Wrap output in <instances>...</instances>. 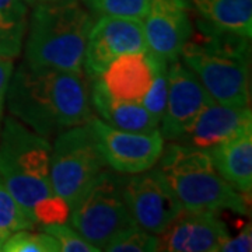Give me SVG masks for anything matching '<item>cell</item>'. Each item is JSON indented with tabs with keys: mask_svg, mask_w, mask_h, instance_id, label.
I'll return each mask as SVG.
<instances>
[{
	"mask_svg": "<svg viewBox=\"0 0 252 252\" xmlns=\"http://www.w3.org/2000/svg\"><path fill=\"white\" fill-rule=\"evenodd\" d=\"M6 105L11 117L46 139L93 117L84 73L38 67L26 61L11 73Z\"/></svg>",
	"mask_w": 252,
	"mask_h": 252,
	"instance_id": "6da1fadb",
	"label": "cell"
},
{
	"mask_svg": "<svg viewBox=\"0 0 252 252\" xmlns=\"http://www.w3.org/2000/svg\"><path fill=\"white\" fill-rule=\"evenodd\" d=\"M49 139L16 118H3L0 129V180L35 224L67 223L69 206L55 193Z\"/></svg>",
	"mask_w": 252,
	"mask_h": 252,
	"instance_id": "7a4b0ae2",
	"label": "cell"
},
{
	"mask_svg": "<svg viewBox=\"0 0 252 252\" xmlns=\"http://www.w3.org/2000/svg\"><path fill=\"white\" fill-rule=\"evenodd\" d=\"M180 61L216 102L251 105V38L213 27L199 18Z\"/></svg>",
	"mask_w": 252,
	"mask_h": 252,
	"instance_id": "3957f363",
	"label": "cell"
},
{
	"mask_svg": "<svg viewBox=\"0 0 252 252\" xmlns=\"http://www.w3.org/2000/svg\"><path fill=\"white\" fill-rule=\"evenodd\" d=\"M94 18L80 0L34 6L27 24L26 62L38 67L84 73V54Z\"/></svg>",
	"mask_w": 252,
	"mask_h": 252,
	"instance_id": "277c9868",
	"label": "cell"
},
{
	"mask_svg": "<svg viewBox=\"0 0 252 252\" xmlns=\"http://www.w3.org/2000/svg\"><path fill=\"white\" fill-rule=\"evenodd\" d=\"M156 165L184 209L217 215L248 213L247 196L219 174L207 150L170 142L164 144Z\"/></svg>",
	"mask_w": 252,
	"mask_h": 252,
	"instance_id": "5b68a950",
	"label": "cell"
},
{
	"mask_svg": "<svg viewBox=\"0 0 252 252\" xmlns=\"http://www.w3.org/2000/svg\"><path fill=\"white\" fill-rule=\"evenodd\" d=\"M67 221L98 251L119 231L135 225L122 193V174L99 172L72 203Z\"/></svg>",
	"mask_w": 252,
	"mask_h": 252,
	"instance_id": "8992f818",
	"label": "cell"
},
{
	"mask_svg": "<svg viewBox=\"0 0 252 252\" xmlns=\"http://www.w3.org/2000/svg\"><path fill=\"white\" fill-rule=\"evenodd\" d=\"M105 167L89 124L56 135L51 150V180L55 193L69 209Z\"/></svg>",
	"mask_w": 252,
	"mask_h": 252,
	"instance_id": "52a82bcc",
	"label": "cell"
},
{
	"mask_svg": "<svg viewBox=\"0 0 252 252\" xmlns=\"http://www.w3.org/2000/svg\"><path fill=\"white\" fill-rule=\"evenodd\" d=\"M122 193L135 224L156 235L161 234L184 209L157 167L122 174Z\"/></svg>",
	"mask_w": 252,
	"mask_h": 252,
	"instance_id": "ba28073f",
	"label": "cell"
},
{
	"mask_svg": "<svg viewBox=\"0 0 252 252\" xmlns=\"http://www.w3.org/2000/svg\"><path fill=\"white\" fill-rule=\"evenodd\" d=\"M87 124L94 133L104 161L112 171L129 175L156 167L165 144L160 130H122L94 115Z\"/></svg>",
	"mask_w": 252,
	"mask_h": 252,
	"instance_id": "9c48e42d",
	"label": "cell"
},
{
	"mask_svg": "<svg viewBox=\"0 0 252 252\" xmlns=\"http://www.w3.org/2000/svg\"><path fill=\"white\" fill-rule=\"evenodd\" d=\"M142 51H147L142 20L101 16L91 26L83 70L91 80L119 56Z\"/></svg>",
	"mask_w": 252,
	"mask_h": 252,
	"instance_id": "30bf717a",
	"label": "cell"
},
{
	"mask_svg": "<svg viewBox=\"0 0 252 252\" xmlns=\"http://www.w3.org/2000/svg\"><path fill=\"white\" fill-rule=\"evenodd\" d=\"M210 99L198 77L180 59L168 63L167 98L158 127L162 139L180 140Z\"/></svg>",
	"mask_w": 252,
	"mask_h": 252,
	"instance_id": "8fae6325",
	"label": "cell"
},
{
	"mask_svg": "<svg viewBox=\"0 0 252 252\" xmlns=\"http://www.w3.org/2000/svg\"><path fill=\"white\" fill-rule=\"evenodd\" d=\"M142 23L147 51L167 63L180 59L193 32L187 0H152Z\"/></svg>",
	"mask_w": 252,
	"mask_h": 252,
	"instance_id": "7c38bea8",
	"label": "cell"
},
{
	"mask_svg": "<svg viewBox=\"0 0 252 252\" xmlns=\"http://www.w3.org/2000/svg\"><path fill=\"white\" fill-rule=\"evenodd\" d=\"M167 66L168 63L150 51L126 54L91 80L97 81L114 99L143 105L158 73Z\"/></svg>",
	"mask_w": 252,
	"mask_h": 252,
	"instance_id": "4fadbf2b",
	"label": "cell"
},
{
	"mask_svg": "<svg viewBox=\"0 0 252 252\" xmlns=\"http://www.w3.org/2000/svg\"><path fill=\"white\" fill-rule=\"evenodd\" d=\"M228 237L220 215L182 209L158 235V251L219 252Z\"/></svg>",
	"mask_w": 252,
	"mask_h": 252,
	"instance_id": "5bb4252c",
	"label": "cell"
},
{
	"mask_svg": "<svg viewBox=\"0 0 252 252\" xmlns=\"http://www.w3.org/2000/svg\"><path fill=\"white\" fill-rule=\"evenodd\" d=\"M250 122L251 107L224 105L210 99L177 143L209 150Z\"/></svg>",
	"mask_w": 252,
	"mask_h": 252,
	"instance_id": "9a60e30c",
	"label": "cell"
},
{
	"mask_svg": "<svg viewBox=\"0 0 252 252\" xmlns=\"http://www.w3.org/2000/svg\"><path fill=\"white\" fill-rule=\"evenodd\" d=\"M219 174L235 190L252 192V122L207 150Z\"/></svg>",
	"mask_w": 252,
	"mask_h": 252,
	"instance_id": "2e32d148",
	"label": "cell"
},
{
	"mask_svg": "<svg viewBox=\"0 0 252 252\" xmlns=\"http://www.w3.org/2000/svg\"><path fill=\"white\" fill-rule=\"evenodd\" d=\"M91 107L108 125L130 132H156L160 122L140 104L114 99L95 80H91Z\"/></svg>",
	"mask_w": 252,
	"mask_h": 252,
	"instance_id": "e0dca14e",
	"label": "cell"
},
{
	"mask_svg": "<svg viewBox=\"0 0 252 252\" xmlns=\"http://www.w3.org/2000/svg\"><path fill=\"white\" fill-rule=\"evenodd\" d=\"M200 20L213 27L252 38V0H187Z\"/></svg>",
	"mask_w": 252,
	"mask_h": 252,
	"instance_id": "ac0fdd59",
	"label": "cell"
},
{
	"mask_svg": "<svg viewBox=\"0 0 252 252\" xmlns=\"http://www.w3.org/2000/svg\"><path fill=\"white\" fill-rule=\"evenodd\" d=\"M27 4L23 0H0V55L17 58L27 32Z\"/></svg>",
	"mask_w": 252,
	"mask_h": 252,
	"instance_id": "d6986e66",
	"label": "cell"
},
{
	"mask_svg": "<svg viewBox=\"0 0 252 252\" xmlns=\"http://www.w3.org/2000/svg\"><path fill=\"white\" fill-rule=\"evenodd\" d=\"M35 225L0 180V237L6 240L16 231L32 230Z\"/></svg>",
	"mask_w": 252,
	"mask_h": 252,
	"instance_id": "ffe728a7",
	"label": "cell"
},
{
	"mask_svg": "<svg viewBox=\"0 0 252 252\" xmlns=\"http://www.w3.org/2000/svg\"><path fill=\"white\" fill-rule=\"evenodd\" d=\"M104 251L156 252L158 251V235L152 234L139 225H130L119 231L105 245Z\"/></svg>",
	"mask_w": 252,
	"mask_h": 252,
	"instance_id": "44dd1931",
	"label": "cell"
},
{
	"mask_svg": "<svg viewBox=\"0 0 252 252\" xmlns=\"http://www.w3.org/2000/svg\"><path fill=\"white\" fill-rule=\"evenodd\" d=\"M83 3L99 16L143 20L152 0H83Z\"/></svg>",
	"mask_w": 252,
	"mask_h": 252,
	"instance_id": "7402d4cb",
	"label": "cell"
},
{
	"mask_svg": "<svg viewBox=\"0 0 252 252\" xmlns=\"http://www.w3.org/2000/svg\"><path fill=\"white\" fill-rule=\"evenodd\" d=\"M1 252H61V250L54 237L42 230L39 233L20 230L4 240Z\"/></svg>",
	"mask_w": 252,
	"mask_h": 252,
	"instance_id": "603a6c76",
	"label": "cell"
},
{
	"mask_svg": "<svg viewBox=\"0 0 252 252\" xmlns=\"http://www.w3.org/2000/svg\"><path fill=\"white\" fill-rule=\"evenodd\" d=\"M42 231L54 237L61 252H99L83 235L66 223H52L39 225Z\"/></svg>",
	"mask_w": 252,
	"mask_h": 252,
	"instance_id": "cb8c5ba5",
	"label": "cell"
},
{
	"mask_svg": "<svg viewBox=\"0 0 252 252\" xmlns=\"http://www.w3.org/2000/svg\"><path fill=\"white\" fill-rule=\"evenodd\" d=\"M252 250V228L251 224L245 225L243 230L235 235L228 237L219 252H250Z\"/></svg>",
	"mask_w": 252,
	"mask_h": 252,
	"instance_id": "d4e9b609",
	"label": "cell"
},
{
	"mask_svg": "<svg viewBox=\"0 0 252 252\" xmlns=\"http://www.w3.org/2000/svg\"><path fill=\"white\" fill-rule=\"evenodd\" d=\"M13 70H14L13 59L0 55V129H1V124H3V114H4V107H6V95H7L9 81Z\"/></svg>",
	"mask_w": 252,
	"mask_h": 252,
	"instance_id": "484cf974",
	"label": "cell"
},
{
	"mask_svg": "<svg viewBox=\"0 0 252 252\" xmlns=\"http://www.w3.org/2000/svg\"><path fill=\"white\" fill-rule=\"evenodd\" d=\"M26 4H31V6H35L38 3H44V1H52V0H23Z\"/></svg>",
	"mask_w": 252,
	"mask_h": 252,
	"instance_id": "4316f807",
	"label": "cell"
},
{
	"mask_svg": "<svg viewBox=\"0 0 252 252\" xmlns=\"http://www.w3.org/2000/svg\"><path fill=\"white\" fill-rule=\"evenodd\" d=\"M3 244H4V238L0 237V252L3 251Z\"/></svg>",
	"mask_w": 252,
	"mask_h": 252,
	"instance_id": "83f0119b",
	"label": "cell"
}]
</instances>
